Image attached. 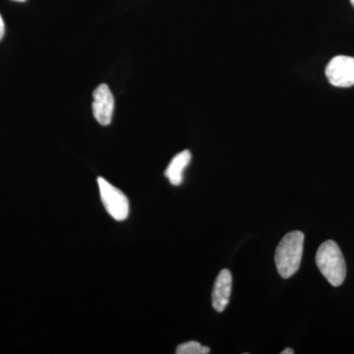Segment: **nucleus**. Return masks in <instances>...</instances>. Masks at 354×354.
<instances>
[{"label":"nucleus","instance_id":"obj_2","mask_svg":"<svg viewBox=\"0 0 354 354\" xmlns=\"http://www.w3.org/2000/svg\"><path fill=\"white\" fill-rule=\"evenodd\" d=\"M316 264L330 285H342L346 277V260L335 241H327L321 244L316 254Z\"/></svg>","mask_w":354,"mask_h":354},{"label":"nucleus","instance_id":"obj_12","mask_svg":"<svg viewBox=\"0 0 354 354\" xmlns=\"http://www.w3.org/2000/svg\"><path fill=\"white\" fill-rule=\"evenodd\" d=\"M351 3L353 4V6L354 7V0H351Z\"/></svg>","mask_w":354,"mask_h":354},{"label":"nucleus","instance_id":"obj_11","mask_svg":"<svg viewBox=\"0 0 354 354\" xmlns=\"http://www.w3.org/2000/svg\"><path fill=\"white\" fill-rule=\"evenodd\" d=\"M13 1L24 2L26 0H13Z\"/></svg>","mask_w":354,"mask_h":354},{"label":"nucleus","instance_id":"obj_10","mask_svg":"<svg viewBox=\"0 0 354 354\" xmlns=\"http://www.w3.org/2000/svg\"><path fill=\"white\" fill-rule=\"evenodd\" d=\"M281 354H293L295 351H293L292 348H286L285 351H281Z\"/></svg>","mask_w":354,"mask_h":354},{"label":"nucleus","instance_id":"obj_4","mask_svg":"<svg viewBox=\"0 0 354 354\" xmlns=\"http://www.w3.org/2000/svg\"><path fill=\"white\" fill-rule=\"evenodd\" d=\"M326 76L335 87L354 86V57L337 55L326 67Z\"/></svg>","mask_w":354,"mask_h":354},{"label":"nucleus","instance_id":"obj_1","mask_svg":"<svg viewBox=\"0 0 354 354\" xmlns=\"http://www.w3.org/2000/svg\"><path fill=\"white\" fill-rule=\"evenodd\" d=\"M304 234L299 230L288 232L279 242L274 262L279 276L290 279L298 271L304 255Z\"/></svg>","mask_w":354,"mask_h":354},{"label":"nucleus","instance_id":"obj_8","mask_svg":"<svg viewBox=\"0 0 354 354\" xmlns=\"http://www.w3.org/2000/svg\"><path fill=\"white\" fill-rule=\"evenodd\" d=\"M177 354H208L211 349L208 346H201L198 342H188L177 346Z\"/></svg>","mask_w":354,"mask_h":354},{"label":"nucleus","instance_id":"obj_7","mask_svg":"<svg viewBox=\"0 0 354 354\" xmlns=\"http://www.w3.org/2000/svg\"><path fill=\"white\" fill-rule=\"evenodd\" d=\"M191 162L190 151L185 150L177 153L167 167L165 176L174 186L180 185L183 180V171Z\"/></svg>","mask_w":354,"mask_h":354},{"label":"nucleus","instance_id":"obj_5","mask_svg":"<svg viewBox=\"0 0 354 354\" xmlns=\"http://www.w3.org/2000/svg\"><path fill=\"white\" fill-rule=\"evenodd\" d=\"M93 97V111L95 120L104 127L111 124L114 111V97L111 88L106 84H102L95 88Z\"/></svg>","mask_w":354,"mask_h":354},{"label":"nucleus","instance_id":"obj_3","mask_svg":"<svg viewBox=\"0 0 354 354\" xmlns=\"http://www.w3.org/2000/svg\"><path fill=\"white\" fill-rule=\"evenodd\" d=\"M100 195L109 215L115 221H122L129 215V201L122 191L102 177L97 178Z\"/></svg>","mask_w":354,"mask_h":354},{"label":"nucleus","instance_id":"obj_6","mask_svg":"<svg viewBox=\"0 0 354 354\" xmlns=\"http://www.w3.org/2000/svg\"><path fill=\"white\" fill-rule=\"evenodd\" d=\"M232 288V276L230 270H221L216 277L213 293H212V305L216 312H223L227 308Z\"/></svg>","mask_w":354,"mask_h":354},{"label":"nucleus","instance_id":"obj_9","mask_svg":"<svg viewBox=\"0 0 354 354\" xmlns=\"http://www.w3.org/2000/svg\"><path fill=\"white\" fill-rule=\"evenodd\" d=\"M4 32H6V25H4L3 19H2L1 15H0V41L3 38Z\"/></svg>","mask_w":354,"mask_h":354}]
</instances>
